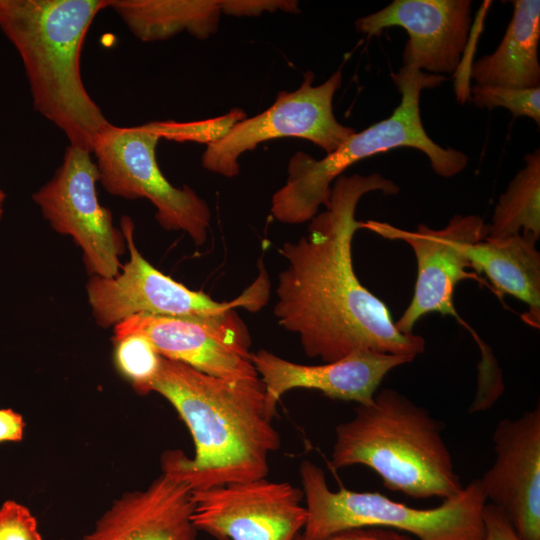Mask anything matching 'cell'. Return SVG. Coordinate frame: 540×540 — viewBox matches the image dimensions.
Returning a JSON list of instances; mask_svg holds the SVG:
<instances>
[{
    "instance_id": "603a6c76",
    "label": "cell",
    "mask_w": 540,
    "mask_h": 540,
    "mask_svg": "<svg viewBox=\"0 0 540 540\" xmlns=\"http://www.w3.org/2000/svg\"><path fill=\"white\" fill-rule=\"evenodd\" d=\"M469 94L479 108H507L514 117H529L540 124V87L522 89L475 84Z\"/></svg>"
},
{
    "instance_id": "d4e9b609",
    "label": "cell",
    "mask_w": 540,
    "mask_h": 540,
    "mask_svg": "<svg viewBox=\"0 0 540 540\" xmlns=\"http://www.w3.org/2000/svg\"><path fill=\"white\" fill-rule=\"evenodd\" d=\"M300 12L298 2L293 0H224L223 14L232 16H259L264 12Z\"/></svg>"
},
{
    "instance_id": "277c9868",
    "label": "cell",
    "mask_w": 540,
    "mask_h": 540,
    "mask_svg": "<svg viewBox=\"0 0 540 540\" xmlns=\"http://www.w3.org/2000/svg\"><path fill=\"white\" fill-rule=\"evenodd\" d=\"M358 464L376 472L387 489L414 499L444 501L464 489L442 423L394 389L376 392L336 427L331 466Z\"/></svg>"
},
{
    "instance_id": "7c38bea8",
    "label": "cell",
    "mask_w": 540,
    "mask_h": 540,
    "mask_svg": "<svg viewBox=\"0 0 540 540\" xmlns=\"http://www.w3.org/2000/svg\"><path fill=\"white\" fill-rule=\"evenodd\" d=\"M302 489L266 478L192 491V520L219 540H295L307 510Z\"/></svg>"
},
{
    "instance_id": "2e32d148",
    "label": "cell",
    "mask_w": 540,
    "mask_h": 540,
    "mask_svg": "<svg viewBox=\"0 0 540 540\" xmlns=\"http://www.w3.org/2000/svg\"><path fill=\"white\" fill-rule=\"evenodd\" d=\"M414 358L372 351H356L340 360L304 365L283 359L265 349L252 353V362L265 387V407L273 419L283 394L295 388L318 390L331 399L372 401L387 373Z\"/></svg>"
},
{
    "instance_id": "52a82bcc",
    "label": "cell",
    "mask_w": 540,
    "mask_h": 540,
    "mask_svg": "<svg viewBox=\"0 0 540 540\" xmlns=\"http://www.w3.org/2000/svg\"><path fill=\"white\" fill-rule=\"evenodd\" d=\"M121 231L129 251L122 272L111 278L91 276L86 286L93 317L100 327L115 326L133 316H202L238 307L255 312L268 301L270 284L263 267L257 279L237 298L218 302L153 267L137 249L134 225L127 216L121 219Z\"/></svg>"
},
{
    "instance_id": "d6986e66",
    "label": "cell",
    "mask_w": 540,
    "mask_h": 540,
    "mask_svg": "<svg viewBox=\"0 0 540 540\" xmlns=\"http://www.w3.org/2000/svg\"><path fill=\"white\" fill-rule=\"evenodd\" d=\"M538 240L523 235L503 239L485 238L468 252L470 267L484 273L499 293L524 302L527 322L540 321V253Z\"/></svg>"
},
{
    "instance_id": "ba28073f",
    "label": "cell",
    "mask_w": 540,
    "mask_h": 540,
    "mask_svg": "<svg viewBox=\"0 0 540 540\" xmlns=\"http://www.w3.org/2000/svg\"><path fill=\"white\" fill-rule=\"evenodd\" d=\"M160 139L157 121L132 127L111 124L92 149L99 181L113 196L148 199L163 229L183 230L201 246L208 235L210 209L190 187H175L163 175L156 159Z\"/></svg>"
},
{
    "instance_id": "ffe728a7",
    "label": "cell",
    "mask_w": 540,
    "mask_h": 540,
    "mask_svg": "<svg viewBox=\"0 0 540 540\" xmlns=\"http://www.w3.org/2000/svg\"><path fill=\"white\" fill-rule=\"evenodd\" d=\"M224 0H109L136 38H170L182 31L206 39L218 29Z\"/></svg>"
},
{
    "instance_id": "cb8c5ba5",
    "label": "cell",
    "mask_w": 540,
    "mask_h": 540,
    "mask_svg": "<svg viewBox=\"0 0 540 540\" xmlns=\"http://www.w3.org/2000/svg\"><path fill=\"white\" fill-rule=\"evenodd\" d=\"M0 540H43L38 523L24 505L5 501L0 506Z\"/></svg>"
},
{
    "instance_id": "30bf717a",
    "label": "cell",
    "mask_w": 540,
    "mask_h": 540,
    "mask_svg": "<svg viewBox=\"0 0 540 540\" xmlns=\"http://www.w3.org/2000/svg\"><path fill=\"white\" fill-rule=\"evenodd\" d=\"M92 152L68 145L51 180L32 196L58 233L69 235L83 252L91 276L111 278L122 268L126 241L112 214L97 197L99 174Z\"/></svg>"
},
{
    "instance_id": "44dd1931",
    "label": "cell",
    "mask_w": 540,
    "mask_h": 540,
    "mask_svg": "<svg viewBox=\"0 0 540 540\" xmlns=\"http://www.w3.org/2000/svg\"><path fill=\"white\" fill-rule=\"evenodd\" d=\"M526 162L500 196L488 224V239L516 235L540 237V150L526 154Z\"/></svg>"
},
{
    "instance_id": "6da1fadb",
    "label": "cell",
    "mask_w": 540,
    "mask_h": 540,
    "mask_svg": "<svg viewBox=\"0 0 540 540\" xmlns=\"http://www.w3.org/2000/svg\"><path fill=\"white\" fill-rule=\"evenodd\" d=\"M372 191L391 195L399 187L379 173L341 175L307 235L279 248L288 265L278 276L274 314L279 325L298 335L307 356L324 363L356 351L415 358L425 350L424 338L401 333L385 303L354 272L352 240L363 222L355 219V210Z\"/></svg>"
},
{
    "instance_id": "9c48e42d",
    "label": "cell",
    "mask_w": 540,
    "mask_h": 540,
    "mask_svg": "<svg viewBox=\"0 0 540 540\" xmlns=\"http://www.w3.org/2000/svg\"><path fill=\"white\" fill-rule=\"evenodd\" d=\"M314 73L307 71L298 89L280 91L262 113L233 124L221 137L206 145L202 166L228 178L240 172L239 158L258 144L284 137L313 142L326 154L336 150L356 131L337 121L333 98L342 84L341 69L325 82L313 85Z\"/></svg>"
},
{
    "instance_id": "5b68a950",
    "label": "cell",
    "mask_w": 540,
    "mask_h": 540,
    "mask_svg": "<svg viewBox=\"0 0 540 540\" xmlns=\"http://www.w3.org/2000/svg\"><path fill=\"white\" fill-rule=\"evenodd\" d=\"M391 79L401 94V101L388 118L353 133L320 160L304 152L290 158L287 180L271 201V213L276 220L286 224L311 220L321 205H329L331 183L342 172L360 160L391 149L410 147L422 151L434 172L442 177H452L466 167L468 156L436 144L421 121V91L440 85L446 77L403 66L391 74Z\"/></svg>"
},
{
    "instance_id": "8fae6325",
    "label": "cell",
    "mask_w": 540,
    "mask_h": 540,
    "mask_svg": "<svg viewBox=\"0 0 540 540\" xmlns=\"http://www.w3.org/2000/svg\"><path fill=\"white\" fill-rule=\"evenodd\" d=\"M144 336L164 358L205 374L244 380L259 377L251 339L236 309L202 316H133L114 326L113 339Z\"/></svg>"
},
{
    "instance_id": "8992f818",
    "label": "cell",
    "mask_w": 540,
    "mask_h": 540,
    "mask_svg": "<svg viewBox=\"0 0 540 540\" xmlns=\"http://www.w3.org/2000/svg\"><path fill=\"white\" fill-rule=\"evenodd\" d=\"M307 510L301 536L322 540L338 532L380 527L407 533L418 540H482L483 508L487 503L479 479L435 508L418 509L379 492L332 491L324 471L310 461L300 465Z\"/></svg>"
},
{
    "instance_id": "4fadbf2b",
    "label": "cell",
    "mask_w": 540,
    "mask_h": 540,
    "mask_svg": "<svg viewBox=\"0 0 540 540\" xmlns=\"http://www.w3.org/2000/svg\"><path fill=\"white\" fill-rule=\"evenodd\" d=\"M362 228L399 239L412 248L417 263V278L412 300L396 328L413 333L417 321L428 313L457 316L453 294L459 281L467 277L469 249L485 239L488 225L478 215H455L442 229L421 224L415 231H405L378 221L362 222Z\"/></svg>"
},
{
    "instance_id": "9a60e30c",
    "label": "cell",
    "mask_w": 540,
    "mask_h": 540,
    "mask_svg": "<svg viewBox=\"0 0 540 540\" xmlns=\"http://www.w3.org/2000/svg\"><path fill=\"white\" fill-rule=\"evenodd\" d=\"M470 25V0H395L356 21V29L369 36L392 26L404 28L409 39L403 66L448 74L461 63Z\"/></svg>"
},
{
    "instance_id": "7402d4cb",
    "label": "cell",
    "mask_w": 540,
    "mask_h": 540,
    "mask_svg": "<svg viewBox=\"0 0 540 540\" xmlns=\"http://www.w3.org/2000/svg\"><path fill=\"white\" fill-rule=\"evenodd\" d=\"M113 341L117 369L137 393L141 395L150 393L162 356L142 335H127Z\"/></svg>"
},
{
    "instance_id": "e0dca14e",
    "label": "cell",
    "mask_w": 540,
    "mask_h": 540,
    "mask_svg": "<svg viewBox=\"0 0 540 540\" xmlns=\"http://www.w3.org/2000/svg\"><path fill=\"white\" fill-rule=\"evenodd\" d=\"M192 490L162 471L144 490L115 500L83 540H197Z\"/></svg>"
},
{
    "instance_id": "7a4b0ae2",
    "label": "cell",
    "mask_w": 540,
    "mask_h": 540,
    "mask_svg": "<svg viewBox=\"0 0 540 540\" xmlns=\"http://www.w3.org/2000/svg\"><path fill=\"white\" fill-rule=\"evenodd\" d=\"M151 392L163 396L186 424L194 456L162 455V471L192 491L266 478L280 436L265 407L260 377L228 380L162 357Z\"/></svg>"
},
{
    "instance_id": "484cf974",
    "label": "cell",
    "mask_w": 540,
    "mask_h": 540,
    "mask_svg": "<svg viewBox=\"0 0 540 540\" xmlns=\"http://www.w3.org/2000/svg\"><path fill=\"white\" fill-rule=\"evenodd\" d=\"M484 538L482 540H521L506 515L495 505L483 508Z\"/></svg>"
},
{
    "instance_id": "3957f363",
    "label": "cell",
    "mask_w": 540,
    "mask_h": 540,
    "mask_svg": "<svg viewBox=\"0 0 540 540\" xmlns=\"http://www.w3.org/2000/svg\"><path fill=\"white\" fill-rule=\"evenodd\" d=\"M109 0H0V29L20 54L34 109L69 145L92 149L111 125L80 72L87 31Z\"/></svg>"
},
{
    "instance_id": "f1b7e54d",
    "label": "cell",
    "mask_w": 540,
    "mask_h": 540,
    "mask_svg": "<svg viewBox=\"0 0 540 540\" xmlns=\"http://www.w3.org/2000/svg\"><path fill=\"white\" fill-rule=\"evenodd\" d=\"M6 199V194L5 192L0 188V219L3 215V205H4V201Z\"/></svg>"
},
{
    "instance_id": "4316f807",
    "label": "cell",
    "mask_w": 540,
    "mask_h": 540,
    "mask_svg": "<svg viewBox=\"0 0 540 540\" xmlns=\"http://www.w3.org/2000/svg\"><path fill=\"white\" fill-rule=\"evenodd\" d=\"M295 540H306L301 534ZM322 540H418L417 538L393 529L362 527L344 530Z\"/></svg>"
},
{
    "instance_id": "83f0119b",
    "label": "cell",
    "mask_w": 540,
    "mask_h": 540,
    "mask_svg": "<svg viewBox=\"0 0 540 540\" xmlns=\"http://www.w3.org/2000/svg\"><path fill=\"white\" fill-rule=\"evenodd\" d=\"M25 422L13 409H0V443L22 440Z\"/></svg>"
},
{
    "instance_id": "5bb4252c",
    "label": "cell",
    "mask_w": 540,
    "mask_h": 540,
    "mask_svg": "<svg viewBox=\"0 0 540 540\" xmlns=\"http://www.w3.org/2000/svg\"><path fill=\"white\" fill-rule=\"evenodd\" d=\"M495 460L479 479L487 502L521 540H540V408L501 420L492 436Z\"/></svg>"
},
{
    "instance_id": "ac0fdd59",
    "label": "cell",
    "mask_w": 540,
    "mask_h": 540,
    "mask_svg": "<svg viewBox=\"0 0 540 540\" xmlns=\"http://www.w3.org/2000/svg\"><path fill=\"white\" fill-rule=\"evenodd\" d=\"M513 6L512 19L497 49L477 60L470 69L476 85L540 87V1L516 0Z\"/></svg>"
}]
</instances>
